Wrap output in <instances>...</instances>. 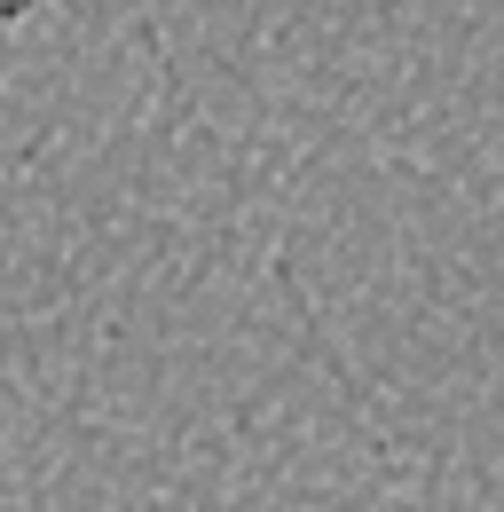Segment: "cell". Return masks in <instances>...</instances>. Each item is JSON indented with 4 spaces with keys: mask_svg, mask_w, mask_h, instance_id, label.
I'll use <instances>...</instances> for the list:
<instances>
[{
    "mask_svg": "<svg viewBox=\"0 0 504 512\" xmlns=\"http://www.w3.org/2000/svg\"><path fill=\"white\" fill-rule=\"evenodd\" d=\"M40 0H0V24H16V16H32Z\"/></svg>",
    "mask_w": 504,
    "mask_h": 512,
    "instance_id": "6da1fadb",
    "label": "cell"
}]
</instances>
